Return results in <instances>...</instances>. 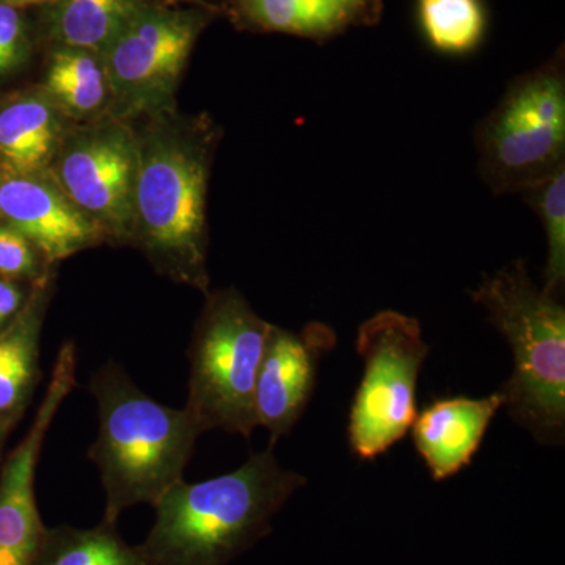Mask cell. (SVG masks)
Listing matches in <instances>:
<instances>
[{"instance_id": "obj_1", "label": "cell", "mask_w": 565, "mask_h": 565, "mask_svg": "<svg viewBox=\"0 0 565 565\" xmlns=\"http://www.w3.org/2000/svg\"><path fill=\"white\" fill-rule=\"evenodd\" d=\"M132 126L139 154L132 245L156 273L210 294L207 189L221 129L210 115L178 107Z\"/></svg>"}, {"instance_id": "obj_2", "label": "cell", "mask_w": 565, "mask_h": 565, "mask_svg": "<svg viewBox=\"0 0 565 565\" xmlns=\"http://www.w3.org/2000/svg\"><path fill=\"white\" fill-rule=\"evenodd\" d=\"M307 478L282 468L273 448L253 452L232 473L184 479L152 504L141 553L151 565H226L270 533L275 514Z\"/></svg>"}, {"instance_id": "obj_3", "label": "cell", "mask_w": 565, "mask_h": 565, "mask_svg": "<svg viewBox=\"0 0 565 565\" xmlns=\"http://www.w3.org/2000/svg\"><path fill=\"white\" fill-rule=\"evenodd\" d=\"M88 390L98 405L99 429L90 459L106 497L103 523L117 526L126 509L152 505L181 481L204 433L188 408L152 399L120 364H103Z\"/></svg>"}, {"instance_id": "obj_4", "label": "cell", "mask_w": 565, "mask_h": 565, "mask_svg": "<svg viewBox=\"0 0 565 565\" xmlns=\"http://www.w3.org/2000/svg\"><path fill=\"white\" fill-rule=\"evenodd\" d=\"M470 296L514 353V371L501 388L509 414L537 440H563L564 303L531 281L523 262L487 275Z\"/></svg>"}, {"instance_id": "obj_5", "label": "cell", "mask_w": 565, "mask_h": 565, "mask_svg": "<svg viewBox=\"0 0 565 565\" xmlns=\"http://www.w3.org/2000/svg\"><path fill=\"white\" fill-rule=\"evenodd\" d=\"M189 349L185 408L203 433L225 430L250 438L258 427L255 388L270 329L237 289L206 294Z\"/></svg>"}, {"instance_id": "obj_6", "label": "cell", "mask_w": 565, "mask_h": 565, "mask_svg": "<svg viewBox=\"0 0 565 565\" xmlns=\"http://www.w3.org/2000/svg\"><path fill=\"white\" fill-rule=\"evenodd\" d=\"M475 140L479 172L494 193H525L565 166L563 52L516 77Z\"/></svg>"}, {"instance_id": "obj_7", "label": "cell", "mask_w": 565, "mask_h": 565, "mask_svg": "<svg viewBox=\"0 0 565 565\" xmlns=\"http://www.w3.org/2000/svg\"><path fill=\"white\" fill-rule=\"evenodd\" d=\"M364 373L349 415V444L360 459L373 460L403 440L416 418V385L430 348L419 322L381 311L356 333Z\"/></svg>"}, {"instance_id": "obj_8", "label": "cell", "mask_w": 565, "mask_h": 565, "mask_svg": "<svg viewBox=\"0 0 565 565\" xmlns=\"http://www.w3.org/2000/svg\"><path fill=\"white\" fill-rule=\"evenodd\" d=\"M206 21L200 11L141 3L103 54L110 87L107 115L134 122L177 109L182 73Z\"/></svg>"}, {"instance_id": "obj_9", "label": "cell", "mask_w": 565, "mask_h": 565, "mask_svg": "<svg viewBox=\"0 0 565 565\" xmlns=\"http://www.w3.org/2000/svg\"><path fill=\"white\" fill-rule=\"evenodd\" d=\"M139 154L132 122L104 115L71 125L50 173L111 245H132Z\"/></svg>"}, {"instance_id": "obj_10", "label": "cell", "mask_w": 565, "mask_h": 565, "mask_svg": "<svg viewBox=\"0 0 565 565\" xmlns=\"http://www.w3.org/2000/svg\"><path fill=\"white\" fill-rule=\"evenodd\" d=\"M76 348L65 343L55 359L50 384L29 433L0 473V565H31L43 542L35 498L36 465L55 415L76 385Z\"/></svg>"}, {"instance_id": "obj_11", "label": "cell", "mask_w": 565, "mask_h": 565, "mask_svg": "<svg viewBox=\"0 0 565 565\" xmlns=\"http://www.w3.org/2000/svg\"><path fill=\"white\" fill-rule=\"evenodd\" d=\"M332 327L311 322L296 333L273 326L255 388L258 427L270 435L273 446L296 426L315 392L319 360L332 351Z\"/></svg>"}, {"instance_id": "obj_12", "label": "cell", "mask_w": 565, "mask_h": 565, "mask_svg": "<svg viewBox=\"0 0 565 565\" xmlns=\"http://www.w3.org/2000/svg\"><path fill=\"white\" fill-rule=\"evenodd\" d=\"M0 217L31 239L51 267L106 243L92 218L46 172L0 174Z\"/></svg>"}, {"instance_id": "obj_13", "label": "cell", "mask_w": 565, "mask_h": 565, "mask_svg": "<svg viewBox=\"0 0 565 565\" xmlns=\"http://www.w3.org/2000/svg\"><path fill=\"white\" fill-rule=\"evenodd\" d=\"M501 407L504 397L498 392L479 399L445 397L416 414L412 437L435 481L452 478L470 465Z\"/></svg>"}, {"instance_id": "obj_14", "label": "cell", "mask_w": 565, "mask_h": 565, "mask_svg": "<svg viewBox=\"0 0 565 565\" xmlns=\"http://www.w3.org/2000/svg\"><path fill=\"white\" fill-rule=\"evenodd\" d=\"M237 22L253 31L321 41L381 20L384 0H230Z\"/></svg>"}, {"instance_id": "obj_15", "label": "cell", "mask_w": 565, "mask_h": 565, "mask_svg": "<svg viewBox=\"0 0 565 565\" xmlns=\"http://www.w3.org/2000/svg\"><path fill=\"white\" fill-rule=\"evenodd\" d=\"M73 125L47 98L33 90L0 106V169L2 173L50 170L63 137Z\"/></svg>"}, {"instance_id": "obj_16", "label": "cell", "mask_w": 565, "mask_h": 565, "mask_svg": "<svg viewBox=\"0 0 565 565\" xmlns=\"http://www.w3.org/2000/svg\"><path fill=\"white\" fill-rule=\"evenodd\" d=\"M55 291V270L32 282L9 326L0 330V416H20L39 382L40 338Z\"/></svg>"}, {"instance_id": "obj_17", "label": "cell", "mask_w": 565, "mask_h": 565, "mask_svg": "<svg viewBox=\"0 0 565 565\" xmlns=\"http://www.w3.org/2000/svg\"><path fill=\"white\" fill-rule=\"evenodd\" d=\"M40 88L73 125L98 120L109 111V77L95 52L57 47Z\"/></svg>"}, {"instance_id": "obj_18", "label": "cell", "mask_w": 565, "mask_h": 565, "mask_svg": "<svg viewBox=\"0 0 565 565\" xmlns=\"http://www.w3.org/2000/svg\"><path fill=\"white\" fill-rule=\"evenodd\" d=\"M51 36L58 47L95 52L103 57L139 11V0H57Z\"/></svg>"}, {"instance_id": "obj_19", "label": "cell", "mask_w": 565, "mask_h": 565, "mask_svg": "<svg viewBox=\"0 0 565 565\" xmlns=\"http://www.w3.org/2000/svg\"><path fill=\"white\" fill-rule=\"evenodd\" d=\"M31 565H151L140 546L122 541L117 526L46 527Z\"/></svg>"}, {"instance_id": "obj_20", "label": "cell", "mask_w": 565, "mask_h": 565, "mask_svg": "<svg viewBox=\"0 0 565 565\" xmlns=\"http://www.w3.org/2000/svg\"><path fill=\"white\" fill-rule=\"evenodd\" d=\"M423 31L435 50L448 54L473 51L486 32L479 0H419Z\"/></svg>"}, {"instance_id": "obj_21", "label": "cell", "mask_w": 565, "mask_h": 565, "mask_svg": "<svg viewBox=\"0 0 565 565\" xmlns=\"http://www.w3.org/2000/svg\"><path fill=\"white\" fill-rule=\"evenodd\" d=\"M541 218L546 237L544 291L563 296L565 285V166L525 192Z\"/></svg>"}, {"instance_id": "obj_22", "label": "cell", "mask_w": 565, "mask_h": 565, "mask_svg": "<svg viewBox=\"0 0 565 565\" xmlns=\"http://www.w3.org/2000/svg\"><path fill=\"white\" fill-rule=\"evenodd\" d=\"M54 270L31 239L0 222V277L35 282Z\"/></svg>"}, {"instance_id": "obj_23", "label": "cell", "mask_w": 565, "mask_h": 565, "mask_svg": "<svg viewBox=\"0 0 565 565\" xmlns=\"http://www.w3.org/2000/svg\"><path fill=\"white\" fill-rule=\"evenodd\" d=\"M24 22L20 11L0 2V76L17 68L25 57Z\"/></svg>"}, {"instance_id": "obj_24", "label": "cell", "mask_w": 565, "mask_h": 565, "mask_svg": "<svg viewBox=\"0 0 565 565\" xmlns=\"http://www.w3.org/2000/svg\"><path fill=\"white\" fill-rule=\"evenodd\" d=\"M25 299L28 297L17 281L0 277V330L20 313Z\"/></svg>"}, {"instance_id": "obj_25", "label": "cell", "mask_w": 565, "mask_h": 565, "mask_svg": "<svg viewBox=\"0 0 565 565\" xmlns=\"http://www.w3.org/2000/svg\"><path fill=\"white\" fill-rule=\"evenodd\" d=\"M18 416H0V451L6 444L7 435H9L11 427L17 423Z\"/></svg>"}, {"instance_id": "obj_26", "label": "cell", "mask_w": 565, "mask_h": 565, "mask_svg": "<svg viewBox=\"0 0 565 565\" xmlns=\"http://www.w3.org/2000/svg\"><path fill=\"white\" fill-rule=\"evenodd\" d=\"M51 2H57V0H3V3H7V6L14 7V9H18V7L39 6V3Z\"/></svg>"}]
</instances>
